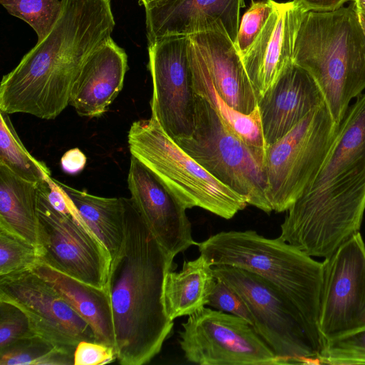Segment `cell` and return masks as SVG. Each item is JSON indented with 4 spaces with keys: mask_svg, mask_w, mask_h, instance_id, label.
Instances as JSON below:
<instances>
[{
    "mask_svg": "<svg viewBox=\"0 0 365 365\" xmlns=\"http://www.w3.org/2000/svg\"><path fill=\"white\" fill-rule=\"evenodd\" d=\"M51 31L3 76L0 111L54 119L70 103L83 64L111 38L115 22L110 0H61Z\"/></svg>",
    "mask_w": 365,
    "mask_h": 365,
    "instance_id": "1",
    "label": "cell"
},
{
    "mask_svg": "<svg viewBox=\"0 0 365 365\" xmlns=\"http://www.w3.org/2000/svg\"><path fill=\"white\" fill-rule=\"evenodd\" d=\"M123 202L124 239L111 260L106 287L117 361L122 365H143L160 351L173 329L163 289L175 257L158 242L131 198L123 197Z\"/></svg>",
    "mask_w": 365,
    "mask_h": 365,
    "instance_id": "2",
    "label": "cell"
},
{
    "mask_svg": "<svg viewBox=\"0 0 365 365\" xmlns=\"http://www.w3.org/2000/svg\"><path fill=\"white\" fill-rule=\"evenodd\" d=\"M293 61L314 78L339 125L351 101L365 89V35L354 4L333 11L305 12Z\"/></svg>",
    "mask_w": 365,
    "mask_h": 365,
    "instance_id": "3",
    "label": "cell"
},
{
    "mask_svg": "<svg viewBox=\"0 0 365 365\" xmlns=\"http://www.w3.org/2000/svg\"><path fill=\"white\" fill-rule=\"evenodd\" d=\"M197 246L212 266L227 264L255 273L274 285L297 309L319 339V327L323 264L284 241L254 230L223 231Z\"/></svg>",
    "mask_w": 365,
    "mask_h": 365,
    "instance_id": "4",
    "label": "cell"
},
{
    "mask_svg": "<svg viewBox=\"0 0 365 365\" xmlns=\"http://www.w3.org/2000/svg\"><path fill=\"white\" fill-rule=\"evenodd\" d=\"M365 211V153L323 188L302 193L279 236L311 257H327L359 232Z\"/></svg>",
    "mask_w": 365,
    "mask_h": 365,
    "instance_id": "5",
    "label": "cell"
},
{
    "mask_svg": "<svg viewBox=\"0 0 365 365\" xmlns=\"http://www.w3.org/2000/svg\"><path fill=\"white\" fill-rule=\"evenodd\" d=\"M131 155L146 166L186 208L198 207L229 220L247 205L187 154L152 117L131 125Z\"/></svg>",
    "mask_w": 365,
    "mask_h": 365,
    "instance_id": "6",
    "label": "cell"
},
{
    "mask_svg": "<svg viewBox=\"0 0 365 365\" xmlns=\"http://www.w3.org/2000/svg\"><path fill=\"white\" fill-rule=\"evenodd\" d=\"M224 282L245 301L255 319L254 329L282 364L319 363L325 342L308 327L293 304L269 281L236 267H213Z\"/></svg>",
    "mask_w": 365,
    "mask_h": 365,
    "instance_id": "7",
    "label": "cell"
},
{
    "mask_svg": "<svg viewBox=\"0 0 365 365\" xmlns=\"http://www.w3.org/2000/svg\"><path fill=\"white\" fill-rule=\"evenodd\" d=\"M173 140L210 174L245 197L248 205L272 212L267 197L264 163L200 96L196 94L192 133Z\"/></svg>",
    "mask_w": 365,
    "mask_h": 365,
    "instance_id": "8",
    "label": "cell"
},
{
    "mask_svg": "<svg viewBox=\"0 0 365 365\" xmlns=\"http://www.w3.org/2000/svg\"><path fill=\"white\" fill-rule=\"evenodd\" d=\"M323 103L267 146L264 170L272 210L287 211L317 175L339 128Z\"/></svg>",
    "mask_w": 365,
    "mask_h": 365,
    "instance_id": "9",
    "label": "cell"
},
{
    "mask_svg": "<svg viewBox=\"0 0 365 365\" xmlns=\"http://www.w3.org/2000/svg\"><path fill=\"white\" fill-rule=\"evenodd\" d=\"M47 180L39 185L37 199L39 259L84 283L106 287L111 257L86 224L77 209L64 214L47 197Z\"/></svg>",
    "mask_w": 365,
    "mask_h": 365,
    "instance_id": "10",
    "label": "cell"
},
{
    "mask_svg": "<svg viewBox=\"0 0 365 365\" xmlns=\"http://www.w3.org/2000/svg\"><path fill=\"white\" fill-rule=\"evenodd\" d=\"M180 345L186 360L200 365H277L279 358L253 326L206 307L182 324Z\"/></svg>",
    "mask_w": 365,
    "mask_h": 365,
    "instance_id": "11",
    "label": "cell"
},
{
    "mask_svg": "<svg viewBox=\"0 0 365 365\" xmlns=\"http://www.w3.org/2000/svg\"><path fill=\"white\" fill-rule=\"evenodd\" d=\"M190 44L189 36L175 35L148 45L151 117L173 140L190 135L195 125L196 93Z\"/></svg>",
    "mask_w": 365,
    "mask_h": 365,
    "instance_id": "12",
    "label": "cell"
},
{
    "mask_svg": "<svg viewBox=\"0 0 365 365\" xmlns=\"http://www.w3.org/2000/svg\"><path fill=\"white\" fill-rule=\"evenodd\" d=\"M322 264L318 327L327 341L365 327V244L360 232Z\"/></svg>",
    "mask_w": 365,
    "mask_h": 365,
    "instance_id": "13",
    "label": "cell"
},
{
    "mask_svg": "<svg viewBox=\"0 0 365 365\" xmlns=\"http://www.w3.org/2000/svg\"><path fill=\"white\" fill-rule=\"evenodd\" d=\"M0 300L21 309L34 333L58 349L74 354L80 341H96L88 323L31 269L0 277Z\"/></svg>",
    "mask_w": 365,
    "mask_h": 365,
    "instance_id": "14",
    "label": "cell"
},
{
    "mask_svg": "<svg viewBox=\"0 0 365 365\" xmlns=\"http://www.w3.org/2000/svg\"><path fill=\"white\" fill-rule=\"evenodd\" d=\"M131 200L160 245L171 256L197 245L186 208L140 160L131 155L128 175Z\"/></svg>",
    "mask_w": 365,
    "mask_h": 365,
    "instance_id": "15",
    "label": "cell"
},
{
    "mask_svg": "<svg viewBox=\"0 0 365 365\" xmlns=\"http://www.w3.org/2000/svg\"><path fill=\"white\" fill-rule=\"evenodd\" d=\"M243 0H156L146 6L148 45L163 37L220 31L235 43Z\"/></svg>",
    "mask_w": 365,
    "mask_h": 365,
    "instance_id": "16",
    "label": "cell"
},
{
    "mask_svg": "<svg viewBox=\"0 0 365 365\" xmlns=\"http://www.w3.org/2000/svg\"><path fill=\"white\" fill-rule=\"evenodd\" d=\"M305 12L294 0L286 3L275 1L263 29L242 57L257 99L293 61L295 41Z\"/></svg>",
    "mask_w": 365,
    "mask_h": 365,
    "instance_id": "17",
    "label": "cell"
},
{
    "mask_svg": "<svg viewBox=\"0 0 365 365\" xmlns=\"http://www.w3.org/2000/svg\"><path fill=\"white\" fill-rule=\"evenodd\" d=\"M323 103L322 93L312 76L294 61L289 63L258 99L267 146L285 135Z\"/></svg>",
    "mask_w": 365,
    "mask_h": 365,
    "instance_id": "18",
    "label": "cell"
},
{
    "mask_svg": "<svg viewBox=\"0 0 365 365\" xmlns=\"http://www.w3.org/2000/svg\"><path fill=\"white\" fill-rule=\"evenodd\" d=\"M127 70L125 50L110 38L83 64L72 86L70 104L81 116L102 115L122 90Z\"/></svg>",
    "mask_w": 365,
    "mask_h": 365,
    "instance_id": "19",
    "label": "cell"
},
{
    "mask_svg": "<svg viewBox=\"0 0 365 365\" xmlns=\"http://www.w3.org/2000/svg\"><path fill=\"white\" fill-rule=\"evenodd\" d=\"M199 51L206 71L218 95L233 109L250 114L258 99L235 43L220 31L190 36Z\"/></svg>",
    "mask_w": 365,
    "mask_h": 365,
    "instance_id": "20",
    "label": "cell"
},
{
    "mask_svg": "<svg viewBox=\"0 0 365 365\" xmlns=\"http://www.w3.org/2000/svg\"><path fill=\"white\" fill-rule=\"evenodd\" d=\"M52 287L91 326L96 342L115 350L112 304L107 287L72 277L38 259L31 269Z\"/></svg>",
    "mask_w": 365,
    "mask_h": 365,
    "instance_id": "21",
    "label": "cell"
},
{
    "mask_svg": "<svg viewBox=\"0 0 365 365\" xmlns=\"http://www.w3.org/2000/svg\"><path fill=\"white\" fill-rule=\"evenodd\" d=\"M217 279L213 266L202 255L185 262L180 272L170 270L165 279L163 302L172 321L190 316L207 306Z\"/></svg>",
    "mask_w": 365,
    "mask_h": 365,
    "instance_id": "22",
    "label": "cell"
},
{
    "mask_svg": "<svg viewBox=\"0 0 365 365\" xmlns=\"http://www.w3.org/2000/svg\"><path fill=\"white\" fill-rule=\"evenodd\" d=\"M189 55L196 94L210 104L225 125L246 143L264 163L267 144L258 107L250 114H244L230 107L218 95L206 71L202 56L191 39Z\"/></svg>",
    "mask_w": 365,
    "mask_h": 365,
    "instance_id": "23",
    "label": "cell"
},
{
    "mask_svg": "<svg viewBox=\"0 0 365 365\" xmlns=\"http://www.w3.org/2000/svg\"><path fill=\"white\" fill-rule=\"evenodd\" d=\"M39 185L19 178L0 163V227L24 238L37 250Z\"/></svg>",
    "mask_w": 365,
    "mask_h": 365,
    "instance_id": "24",
    "label": "cell"
},
{
    "mask_svg": "<svg viewBox=\"0 0 365 365\" xmlns=\"http://www.w3.org/2000/svg\"><path fill=\"white\" fill-rule=\"evenodd\" d=\"M59 183L86 224L104 245L113 259L124 239L123 197H98Z\"/></svg>",
    "mask_w": 365,
    "mask_h": 365,
    "instance_id": "25",
    "label": "cell"
},
{
    "mask_svg": "<svg viewBox=\"0 0 365 365\" xmlns=\"http://www.w3.org/2000/svg\"><path fill=\"white\" fill-rule=\"evenodd\" d=\"M0 163L19 178L36 184L51 178L46 164L34 158L25 148L9 114L0 111Z\"/></svg>",
    "mask_w": 365,
    "mask_h": 365,
    "instance_id": "26",
    "label": "cell"
},
{
    "mask_svg": "<svg viewBox=\"0 0 365 365\" xmlns=\"http://www.w3.org/2000/svg\"><path fill=\"white\" fill-rule=\"evenodd\" d=\"M73 364L74 354L58 349L38 336L21 340L0 351V365Z\"/></svg>",
    "mask_w": 365,
    "mask_h": 365,
    "instance_id": "27",
    "label": "cell"
},
{
    "mask_svg": "<svg viewBox=\"0 0 365 365\" xmlns=\"http://www.w3.org/2000/svg\"><path fill=\"white\" fill-rule=\"evenodd\" d=\"M0 3L11 15L31 26L38 41L51 31L62 11L61 0H0Z\"/></svg>",
    "mask_w": 365,
    "mask_h": 365,
    "instance_id": "28",
    "label": "cell"
},
{
    "mask_svg": "<svg viewBox=\"0 0 365 365\" xmlns=\"http://www.w3.org/2000/svg\"><path fill=\"white\" fill-rule=\"evenodd\" d=\"M39 254L32 244L0 227V277L31 269Z\"/></svg>",
    "mask_w": 365,
    "mask_h": 365,
    "instance_id": "29",
    "label": "cell"
},
{
    "mask_svg": "<svg viewBox=\"0 0 365 365\" xmlns=\"http://www.w3.org/2000/svg\"><path fill=\"white\" fill-rule=\"evenodd\" d=\"M318 360L334 365L365 364V327L327 341Z\"/></svg>",
    "mask_w": 365,
    "mask_h": 365,
    "instance_id": "30",
    "label": "cell"
},
{
    "mask_svg": "<svg viewBox=\"0 0 365 365\" xmlns=\"http://www.w3.org/2000/svg\"><path fill=\"white\" fill-rule=\"evenodd\" d=\"M275 1L253 2L239 24L235 46L241 57L251 48L274 8Z\"/></svg>",
    "mask_w": 365,
    "mask_h": 365,
    "instance_id": "31",
    "label": "cell"
},
{
    "mask_svg": "<svg viewBox=\"0 0 365 365\" xmlns=\"http://www.w3.org/2000/svg\"><path fill=\"white\" fill-rule=\"evenodd\" d=\"M35 336L25 313L16 306L0 300V351Z\"/></svg>",
    "mask_w": 365,
    "mask_h": 365,
    "instance_id": "32",
    "label": "cell"
},
{
    "mask_svg": "<svg viewBox=\"0 0 365 365\" xmlns=\"http://www.w3.org/2000/svg\"><path fill=\"white\" fill-rule=\"evenodd\" d=\"M207 306L241 317L254 327L255 319L245 301L220 279H217Z\"/></svg>",
    "mask_w": 365,
    "mask_h": 365,
    "instance_id": "33",
    "label": "cell"
},
{
    "mask_svg": "<svg viewBox=\"0 0 365 365\" xmlns=\"http://www.w3.org/2000/svg\"><path fill=\"white\" fill-rule=\"evenodd\" d=\"M115 360V349L96 341H81L74 351V365H103Z\"/></svg>",
    "mask_w": 365,
    "mask_h": 365,
    "instance_id": "34",
    "label": "cell"
},
{
    "mask_svg": "<svg viewBox=\"0 0 365 365\" xmlns=\"http://www.w3.org/2000/svg\"><path fill=\"white\" fill-rule=\"evenodd\" d=\"M86 164V157L78 148L68 150L61 159L62 170L69 175H76L81 172Z\"/></svg>",
    "mask_w": 365,
    "mask_h": 365,
    "instance_id": "35",
    "label": "cell"
},
{
    "mask_svg": "<svg viewBox=\"0 0 365 365\" xmlns=\"http://www.w3.org/2000/svg\"><path fill=\"white\" fill-rule=\"evenodd\" d=\"M306 12L307 11H333L349 0H294Z\"/></svg>",
    "mask_w": 365,
    "mask_h": 365,
    "instance_id": "36",
    "label": "cell"
},
{
    "mask_svg": "<svg viewBox=\"0 0 365 365\" xmlns=\"http://www.w3.org/2000/svg\"><path fill=\"white\" fill-rule=\"evenodd\" d=\"M356 10H365V0H353Z\"/></svg>",
    "mask_w": 365,
    "mask_h": 365,
    "instance_id": "37",
    "label": "cell"
},
{
    "mask_svg": "<svg viewBox=\"0 0 365 365\" xmlns=\"http://www.w3.org/2000/svg\"><path fill=\"white\" fill-rule=\"evenodd\" d=\"M359 20H360V22H361V26H362V29H363V31H364V33L365 35V19L359 14Z\"/></svg>",
    "mask_w": 365,
    "mask_h": 365,
    "instance_id": "38",
    "label": "cell"
},
{
    "mask_svg": "<svg viewBox=\"0 0 365 365\" xmlns=\"http://www.w3.org/2000/svg\"><path fill=\"white\" fill-rule=\"evenodd\" d=\"M140 2L145 6H146L147 4L154 1H156V0H139Z\"/></svg>",
    "mask_w": 365,
    "mask_h": 365,
    "instance_id": "39",
    "label": "cell"
},
{
    "mask_svg": "<svg viewBox=\"0 0 365 365\" xmlns=\"http://www.w3.org/2000/svg\"><path fill=\"white\" fill-rule=\"evenodd\" d=\"M358 13L361 15L364 19H365V10H363V11H358Z\"/></svg>",
    "mask_w": 365,
    "mask_h": 365,
    "instance_id": "40",
    "label": "cell"
}]
</instances>
